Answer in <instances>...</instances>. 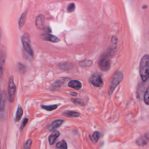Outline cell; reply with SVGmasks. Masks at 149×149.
I'll list each match as a JSON object with an SVG mask.
<instances>
[{
  "instance_id": "obj_24",
  "label": "cell",
  "mask_w": 149,
  "mask_h": 149,
  "mask_svg": "<svg viewBox=\"0 0 149 149\" xmlns=\"http://www.w3.org/2000/svg\"><path fill=\"white\" fill-rule=\"evenodd\" d=\"M27 122H28V119L27 118H24V119H23V122H22V124H21V126H20V130H22L23 129V128H24V127L25 126V125H26V123H27Z\"/></svg>"
},
{
  "instance_id": "obj_17",
  "label": "cell",
  "mask_w": 149,
  "mask_h": 149,
  "mask_svg": "<svg viewBox=\"0 0 149 149\" xmlns=\"http://www.w3.org/2000/svg\"><path fill=\"white\" fill-rule=\"evenodd\" d=\"M63 115L68 117H77L80 113L76 111H66L63 113Z\"/></svg>"
},
{
  "instance_id": "obj_6",
  "label": "cell",
  "mask_w": 149,
  "mask_h": 149,
  "mask_svg": "<svg viewBox=\"0 0 149 149\" xmlns=\"http://www.w3.org/2000/svg\"><path fill=\"white\" fill-rule=\"evenodd\" d=\"M90 83L95 87H101L103 84V81L101 77L98 74H94L90 79Z\"/></svg>"
},
{
  "instance_id": "obj_26",
  "label": "cell",
  "mask_w": 149,
  "mask_h": 149,
  "mask_svg": "<svg viewBox=\"0 0 149 149\" xmlns=\"http://www.w3.org/2000/svg\"><path fill=\"white\" fill-rule=\"evenodd\" d=\"M70 94L72 95H73V96H76V95H77V93H74V92L70 93Z\"/></svg>"
},
{
  "instance_id": "obj_16",
  "label": "cell",
  "mask_w": 149,
  "mask_h": 149,
  "mask_svg": "<svg viewBox=\"0 0 149 149\" xmlns=\"http://www.w3.org/2000/svg\"><path fill=\"white\" fill-rule=\"evenodd\" d=\"M90 139L92 140L93 143H96L100 137V133L98 132H94L92 135V136H90Z\"/></svg>"
},
{
  "instance_id": "obj_1",
  "label": "cell",
  "mask_w": 149,
  "mask_h": 149,
  "mask_svg": "<svg viewBox=\"0 0 149 149\" xmlns=\"http://www.w3.org/2000/svg\"><path fill=\"white\" fill-rule=\"evenodd\" d=\"M139 73L142 81L145 82L149 79V55H144L141 59Z\"/></svg>"
},
{
  "instance_id": "obj_7",
  "label": "cell",
  "mask_w": 149,
  "mask_h": 149,
  "mask_svg": "<svg viewBox=\"0 0 149 149\" xmlns=\"http://www.w3.org/2000/svg\"><path fill=\"white\" fill-rule=\"evenodd\" d=\"M6 105V94L5 91H2L1 93V118L3 117V116L5 114V108Z\"/></svg>"
},
{
  "instance_id": "obj_22",
  "label": "cell",
  "mask_w": 149,
  "mask_h": 149,
  "mask_svg": "<svg viewBox=\"0 0 149 149\" xmlns=\"http://www.w3.org/2000/svg\"><path fill=\"white\" fill-rule=\"evenodd\" d=\"M67 11L68 12H72L75 9V4L74 3H70L68 7H67Z\"/></svg>"
},
{
  "instance_id": "obj_8",
  "label": "cell",
  "mask_w": 149,
  "mask_h": 149,
  "mask_svg": "<svg viewBox=\"0 0 149 149\" xmlns=\"http://www.w3.org/2000/svg\"><path fill=\"white\" fill-rule=\"evenodd\" d=\"M149 141V133H146L143 136L140 137L136 140V144L140 146H144L147 145Z\"/></svg>"
},
{
  "instance_id": "obj_19",
  "label": "cell",
  "mask_w": 149,
  "mask_h": 149,
  "mask_svg": "<svg viewBox=\"0 0 149 149\" xmlns=\"http://www.w3.org/2000/svg\"><path fill=\"white\" fill-rule=\"evenodd\" d=\"M56 147V148H64V149H66L68 147L66 143L64 140L57 143Z\"/></svg>"
},
{
  "instance_id": "obj_20",
  "label": "cell",
  "mask_w": 149,
  "mask_h": 149,
  "mask_svg": "<svg viewBox=\"0 0 149 149\" xmlns=\"http://www.w3.org/2000/svg\"><path fill=\"white\" fill-rule=\"evenodd\" d=\"M144 101L146 104L149 105V87L147 88L144 95Z\"/></svg>"
},
{
  "instance_id": "obj_18",
  "label": "cell",
  "mask_w": 149,
  "mask_h": 149,
  "mask_svg": "<svg viewBox=\"0 0 149 149\" xmlns=\"http://www.w3.org/2000/svg\"><path fill=\"white\" fill-rule=\"evenodd\" d=\"M57 105H41V108L48 111H53L57 108Z\"/></svg>"
},
{
  "instance_id": "obj_15",
  "label": "cell",
  "mask_w": 149,
  "mask_h": 149,
  "mask_svg": "<svg viewBox=\"0 0 149 149\" xmlns=\"http://www.w3.org/2000/svg\"><path fill=\"white\" fill-rule=\"evenodd\" d=\"M26 12H24L22 16H20V19H19V26L20 27V28H22L24 23H25V22H26Z\"/></svg>"
},
{
  "instance_id": "obj_13",
  "label": "cell",
  "mask_w": 149,
  "mask_h": 149,
  "mask_svg": "<svg viewBox=\"0 0 149 149\" xmlns=\"http://www.w3.org/2000/svg\"><path fill=\"white\" fill-rule=\"evenodd\" d=\"M63 122V120L62 119H58L54 121L49 126V130H54L57 128H58Z\"/></svg>"
},
{
  "instance_id": "obj_25",
  "label": "cell",
  "mask_w": 149,
  "mask_h": 149,
  "mask_svg": "<svg viewBox=\"0 0 149 149\" xmlns=\"http://www.w3.org/2000/svg\"><path fill=\"white\" fill-rule=\"evenodd\" d=\"M72 101L74 102V103H76V104H80V105H83L82 104H81V102L78 100H76V99H72Z\"/></svg>"
},
{
  "instance_id": "obj_3",
  "label": "cell",
  "mask_w": 149,
  "mask_h": 149,
  "mask_svg": "<svg viewBox=\"0 0 149 149\" xmlns=\"http://www.w3.org/2000/svg\"><path fill=\"white\" fill-rule=\"evenodd\" d=\"M123 77V73L120 71H117L115 73V74L112 77V79L109 86V90L108 91V93L109 95L112 94L115 88L118 86V84L122 80Z\"/></svg>"
},
{
  "instance_id": "obj_21",
  "label": "cell",
  "mask_w": 149,
  "mask_h": 149,
  "mask_svg": "<svg viewBox=\"0 0 149 149\" xmlns=\"http://www.w3.org/2000/svg\"><path fill=\"white\" fill-rule=\"evenodd\" d=\"M92 61L90 60H86V61H83L82 62H81L80 63V65L82 66H91L92 64Z\"/></svg>"
},
{
  "instance_id": "obj_10",
  "label": "cell",
  "mask_w": 149,
  "mask_h": 149,
  "mask_svg": "<svg viewBox=\"0 0 149 149\" xmlns=\"http://www.w3.org/2000/svg\"><path fill=\"white\" fill-rule=\"evenodd\" d=\"M42 38L45 40L49 41L52 42H58L59 41V39L57 37L51 34H43L42 36Z\"/></svg>"
},
{
  "instance_id": "obj_23",
  "label": "cell",
  "mask_w": 149,
  "mask_h": 149,
  "mask_svg": "<svg viewBox=\"0 0 149 149\" xmlns=\"http://www.w3.org/2000/svg\"><path fill=\"white\" fill-rule=\"evenodd\" d=\"M31 143H32V140L31 139H29L26 141L25 144H24V148H26V149H29L31 147Z\"/></svg>"
},
{
  "instance_id": "obj_12",
  "label": "cell",
  "mask_w": 149,
  "mask_h": 149,
  "mask_svg": "<svg viewBox=\"0 0 149 149\" xmlns=\"http://www.w3.org/2000/svg\"><path fill=\"white\" fill-rule=\"evenodd\" d=\"M59 136V132L58 131L55 130L48 137V140H49V143L51 145L54 144V143H55L56 139Z\"/></svg>"
},
{
  "instance_id": "obj_11",
  "label": "cell",
  "mask_w": 149,
  "mask_h": 149,
  "mask_svg": "<svg viewBox=\"0 0 149 149\" xmlns=\"http://www.w3.org/2000/svg\"><path fill=\"white\" fill-rule=\"evenodd\" d=\"M68 86L70 87H72L76 90H80L81 88V83L79 81L76 80H70L68 83Z\"/></svg>"
},
{
  "instance_id": "obj_5",
  "label": "cell",
  "mask_w": 149,
  "mask_h": 149,
  "mask_svg": "<svg viewBox=\"0 0 149 149\" xmlns=\"http://www.w3.org/2000/svg\"><path fill=\"white\" fill-rule=\"evenodd\" d=\"M22 42L24 49L30 55V56H33V51L30 44V38L27 34H24L22 37Z\"/></svg>"
},
{
  "instance_id": "obj_14",
  "label": "cell",
  "mask_w": 149,
  "mask_h": 149,
  "mask_svg": "<svg viewBox=\"0 0 149 149\" xmlns=\"http://www.w3.org/2000/svg\"><path fill=\"white\" fill-rule=\"evenodd\" d=\"M23 115V109L20 106H19L16 111V117H15V121L18 122L22 118Z\"/></svg>"
},
{
  "instance_id": "obj_2",
  "label": "cell",
  "mask_w": 149,
  "mask_h": 149,
  "mask_svg": "<svg viewBox=\"0 0 149 149\" xmlns=\"http://www.w3.org/2000/svg\"><path fill=\"white\" fill-rule=\"evenodd\" d=\"M113 50L112 49L110 51H108L105 54L102 55L100 59L98 65L100 68L104 71L108 70L111 67V59L110 57L112 55V52Z\"/></svg>"
},
{
  "instance_id": "obj_4",
  "label": "cell",
  "mask_w": 149,
  "mask_h": 149,
  "mask_svg": "<svg viewBox=\"0 0 149 149\" xmlns=\"http://www.w3.org/2000/svg\"><path fill=\"white\" fill-rule=\"evenodd\" d=\"M16 92V86L13 81V77L11 76L9 80L8 83V94H9V100L10 102L14 101L15 95Z\"/></svg>"
},
{
  "instance_id": "obj_9",
  "label": "cell",
  "mask_w": 149,
  "mask_h": 149,
  "mask_svg": "<svg viewBox=\"0 0 149 149\" xmlns=\"http://www.w3.org/2000/svg\"><path fill=\"white\" fill-rule=\"evenodd\" d=\"M45 17L43 15H38L36 20V25L37 27L40 30L44 29Z\"/></svg>"
}]
</instances>
